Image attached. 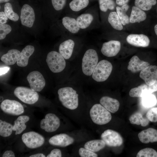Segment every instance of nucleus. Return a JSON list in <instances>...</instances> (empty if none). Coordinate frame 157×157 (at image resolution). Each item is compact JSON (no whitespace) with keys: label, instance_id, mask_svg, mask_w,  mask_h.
<instances>
[{"label":"nucleus","instance_id":"22","mask_svg":"<svg viewBox=\"0 0 157 157\" xmlns=\"http://www.w3.org/2000/svg\"><path fill=\"white\" fill-rule=\"evenodd\" d=\"M20 52L17 49H10L7 53L1 56V60L6 65H14L17 63Z\"/></svg>","mask_w":157,"mask_h":157},{"label":"nucleus","instance_id":"26","mask_svg":"<svg viewBox=\"0 0 157 157\" xmlns=\"http://www.w3.org/2000/svg\"><path fill=\"white\" fill-rule=\"evenodd\" d=\"M29 116L21 115L18 117L14 121L13 131H15L16 135L21 133L26 128L25 123L29 120Z\"/></svg>","mask_w":157,"mask_h":157},{"label":"nucleus","instance_id":"50","mask_svg":"<svg viewBox=\"0 0 157 157\" xmlns=\"http://www.w3.org/2000/svg\"><path fill=\"white\" fill-rule=\"evenodd\" d=\"M10 0H0V3H3L5 2H7L8 1Z\"/></svg>","mask_w":157,"mask_h":157},{"label":"nucleus","instance_id":"40","mask_svg":"<svg viewBox=\"0 0 157 157\" xmlns=\"http://www.w3.org/2000/svg\"><path fill=\"white\" fill-rule=\"evenodd\" d=\"M146 117L151 122H157V107L153 108L149 110L146 113Z\"/></svg>","mask_w":157,"mask_h":157},{"label":"nucleus","instance_id":"10","mask_svg":"<svg viewBox=\"0 0 157 157\" xmlns=\"http://www.w3.org/2000/svg\"><path fill=\"white\" fill-rule=\"evenodd\" d=\"M101 139L106 145L110 147H117L123 143V139L121 135L114 130L108 129L104 131L101 136Z\"/></svg>","mask_w":157,"mask_h":157},{"label":"nucleus","instance_id":"48","mask_svg":"<svg viewBox=\"0 0 157 157\" xmlns=\"http://www.w3.org/2000/svg\"><path fill=\"white\" fill-rule=\"evenodd\" d=\"M45 155L42 153H38L32 155L29 157H45Z\"/></svg>","mask_w":157,"mask_h":157},{"label":"nucleus","instance_id":"47","mask_svg":"<svg viewBox=\"0 0 157 157\" xmlns=\"http://www.w3.org/2000/svg\"><path fill=\"white\" fill-rule=\"evenodd\" d=\"M129 0H116V4L119 6H122L124 4H126Z\"/></svg>","mask_w":157,"mask_h":157},{"label":"nucleus","instance_id":"21","mask_svg":"<svg viewBox=\"0 0 157 157\" xmlns=\"http://www.w3.org/2000/svg\"><path fill=\"white\" fill-rule=\"evenodd\" d=\"M149 65L148 62L141 60L138 56H134L130 59L127 69L133 73H136L141 71Z\"/></svg>","mask_w":157,"mask_h":157},{"label":"nucleus","instance_id":"31","mask_svg":"<svg viewBox=\"0 0 157 157\" xmlns=\"http://www.w3.org/2000/svg\"><path fill=\"white\" fill-rule=\"evenodd\" d=\"M148 88V85L146 84L141 85L131 89L129 91V95L132 97H142L145 94L149 93Z\"/></svg>","mask_w":157,"mask_h":157},{"label":"nucleus","instance_id":"14","mask_svg":"<svg viewBox=\"0 0 157 157\" xmlns=\"http://www.w3.org/2000/svg\"><path fill=\"white\" fill-rule=\"evenodd\" d=\"M140 76L147 85H153L157 80V66L149 65L141 71Z\"/></svg>","mask_w":157,"mask_h":157},{"label":"nucleus","instance_id":"51","mask_svg":"<svg viewBox=\"0 0 157 157\" xmlns=\"http://www.w3.org/2000/svg\"><path fill=\"white\" fill-rule=\"evenodd\" d=\"M156 11H157V9H156Z\"/></svg>","mask_w":157,"mask_h":157},{"label":"nucleus","instance_id":"41","mask_svg":"<svg viewBox=\"0 0 157 157\" xmlns=\"http://www.w3.org/2000/svg\"><path fill=\"white\" fill-rule=\"evenodd\" d=\"M78 154L81 157H98L97 154L94 152L92 151L85 148H80L78 150Z\"/></svg>","mask_w":157,"mask_h":157},{"label":"nucleus","instance_id":"9","mask_svg":"<svg viewBox=\"0 0 157 157\" xmlns=\"http://www.w3.org/2000/svg\"><path fill=\"white\" fill-rule=\"evenodd\" d=\"M60 125V121L55 114L49 113L47 114L44 119L40 122V128L48 133L53 132L57 130Z\"/></svg>","mask_w":157,"mask_h":157},{"label":"nucleus","instance_id":"2","mask_svg":"<svg viewBox=\"0 0 157 157\" xmlns=\"http://www.w3.org/2000/svg\"><path fill=\"white\" fill-rule=\"evenodd\" d=\"M99 62L96 51L93 49L87 50L83 57L81 64L82 72L87 77L91 76Z\"/></svg>","mask_w":157,"mask_h":157},{"label":"nucleus","instance_id":"43","mask_svg":"<svg viewBox=\"0 0 157 157\" xmlns=\"http://www.w3.org/2000/svg\"><path fill=\"white\" fill-rule=\"evenodd\" d=\"M62 156L61 151L58 149H54L47 156V157H61Z\"/></svg>","mask_w":157,"mask_h":157},{"label":"nucleus","instance_id":"37","mask_svg":"<svg viewBox=\"0 0 157 157\" xmlns=\"http://www.w3.org/2000/svg\"><path fill=\"white\" fill-rule=\"evenodd\" d=\"M99 7L100 10L103 12H106L108 9L114 10L115 3L113 0H99Z\"/></svg>","mask_w":157,"mask_h":157},{"label":"nucleus","instance_id":"8","mask_svg":"<svg viewBox=\"0 0 157 157\" xmlns=\"http://www.w3.org/2000/svg\"><path fill=\"white\" fill-rule=\"evenodd\" d=\"M0 107L4 113L10 115H18L24 112V107L21 104L15 100L5 99L1 102Z\"/></svg>","mask_w":157,"mask_h":157},{"label":"nucleus","instance_id":"1","mask_svg":"<svg viewBox=\"0 0 157 157\" xmlns=\"http://www.w3.org/2000/svg\"><path fill=\"white\" fill-rule=\"evenodd\" d=\"M71 86L60 88L57 92L59 100L62 105L68 109L74 110L78 106L79 94Z\"/></svg>","mask_w":157,"mask_h":157},{"label":"nucleus","instance_id":"19","mask_svg":"<svg viewBox=\"0 0 157 157\" xmlns=\"http://www.w3.org/2000/svg\"><path fill=\"white\" fill-rule=\"evenodd\" d=\"M99 102L103 106L110 112L114 113L118 110L120 104L116 99L107 96L102 97Z\"/></svg>","mask_w":157,"mask_h":157},{"label":"nucleus","instance_id":"29","mask_svg":"<svg viewBox=\"0 0 157 157\" xmlns=\"http://www.w3.org/2000/svg\"><path fill=\"white\" fill-rule=\"evenodd\" d=\"M129 8L127 3L123 5L121 7H116V12L123 25L129 24V17L126 15V13Z\"/></svg>","mask_w":157,"mask_h":157},{"label":"nucleus","instance_id":"44","mask_svg":"<svg viewBox=\"0 0 157 157\" xmlns=\"http://www.w3.org/2000/svg\"><path fill=\"white\" fill-rule=\"evenodd\" d=\"M148 92L149 93H152L153 92L157 91V80L156 81L151 85H148Z\"/></svg>","mask_w":157,"mask_h":157},{"label":"nucleus","instance_id":"13","mask_svg":"<svg viewBox=\"0 0 157 157\" xmlns=\"http://www.w3.org/2000/svg\"><path fill=\"white\" fill-rule=\"evenodd\" d=\"M121 47V43L119 41L111 40L103 43L101 49V52L106 57H112L118 54Z\"/></svg>","mask_w":157,"mask_h":157},{"label":"nucleus","instance_id":"33","mask_svg":"<svg viewBox=\"0 0 157 157\" xmlns=\"http://www.w3.org/2000/svg\"><path fill=\"white\" fill-rule=\"evenodd\" d=\"M142 105L146 108L152 107L156 104L157 100L156 96L152 93H148L142 97Z\"/></svg>","mask_w":157,"mask_h":157},{"label":"nucleus","instance_id":"24","mask_svg":"<svg viewBox=\"0 0 157 157\" xmlns=\"http://www.w3.org/2000/svg\"><path fill=\"white\" fill-rule=\"evenodd\" d=\"M62 23L65 28L72 33H77L80 29L78 25L76 19L74 18L65 17L62 19Z\"/></svg>","mask_w":157,"mask_h":157},{"label":"nucleus","instance_id":"28","mask_svg":"<svg viewBox=\"0 0 157 157\" xmlns=\"http://www.w3.org/2000/svg\"><path fill=\"white\" fill-rule=\"evenodd\" d=\"M129 119L131 124L141 125L144 127L148 125L149 122L147 117H143L142 114L139 112H136L132 114Z\"/></svg>","mask_w":157,"mask_h":157},{"label":"nucleus","instance_id":"46","mask_svg":"<svg viewBox=\"0 0 157 157\" xmlns=\"http://www.w3.org/2000/svg\"><path fill=\"white\" fill-rule=\"evenodd\" d=\"M15 154L13 151L11 150H7L3 154V157H15Z\"/></svg>","mask_w":157,"mask_h":157},{"label":"nucleus","instance_id":"4","mask_svg":"<svg viewBox=\"0 0 157 157\" xmlns=\"http://www.w3.org/2000/svg\"><path fill=\"white\" fill-rule=\"evenodd\" d=\"M113 67L110 62L103 60L98 62L91 76L92 79L97 82L106 81L110 75Z\"/></svg>","mask_w":157,"mask_h":157},{"label":"nucleus","instance_id":"17","mask_svg":"<svg viewBox=\"0 0 157 157\" xmlns=\"http://www.w3.org/2000/svg\"><path fill=\"white\" fill-rule=\"evenodd\" d=\"M75 45V42L72 39L66 40L60 44L59 52L65 60H68L72 56Z\"/></svg>","mask_w":157,"mask_h":157},{"label":"nucleus","instance_id":"35","mask_svg":"<svg viewBox=\"0 0 157 157\" xmlns=\"http://www.w3.org/2000/svg\"><path fill=\"white\" fill-rule=\"evenodd\" d=\"M89 3V0H73L70 3L69 6L72 10L78 12L86 8Z\"/></svg>","mask_w":157,"mask_h":157},{"label":"nucleus","instance_id":"38","mask_svg":"<svg viewBox=\"0 0 157 157\" xmlns=\"http://www.w3.org/2000/svg\"><path fill=\"white\" fill-rule=\"evenodd\" d=\"M137 157H157V152L154 149L146 148L140 150L137 153Z\"/></svg>","mask_w":157,"mask_h":157},{"label":"nucleus","instance_id":"16","mask_svg":"<svg viewBox=\"0 0 157 157\" xmlns=\"http://www.w3.org/2000/svg\"><path fill=\"white\" fill-rule=\"evenodd\" d=\"M126 40L131 45L137 47H147L150 42L148 36L143 34H130L127 36Z\"/></svg>","mask_w":157,"mask_h":157},{"label":"nucleus","instance_id":"30","mask_svg":"<svg viewBox=\"0 0 157 157\" xmlns=\"http://www.w3.org/2000/svg\"><path fill=\"white\" fill-rule=\"evenodd\" d=\"M108 21L114 29L121 31L123 29L122 24L116 12L113 11L110 13L108 17Z\"/></svg>","mask_w":157,"mask_h":157},{"label":"nucleus","instance_id":"27","mask_svg":"<svg viewBox=\"0 0 157 157\" xmlns=\"http://www.w3.org/2000/svg\"><path fill=\"white\" fill-rule=\"evenodd\" d=\"M106 144L102 139L93 140L86 142L84 148L93 152H97L104 148Z\"/></svg>","mask_w":157,"mask_h":157},{"label":"nucleus","instance_id":"34","mask_svg":"<svg viewBox=\"0 0 157 157\" xmlns=\"http://www.w3.org/2000/svg\"><path fill=\"white\" fill-rule=\"evenodd\" d=\"M156 0H135V6L144 11H148L151 9L152 6L156 5Z\"/></svg>","mask_w":157,"mask_h":157},{"label":"nucleus","instance_id":"3","mask_svg":"<svg viewBox=\"0 0 157 157\" xmlns=\"http://www.w3.org/2000/svg\"><path fill=\"white\" fill-rule=\"evenodd\" d=\"M90 115L93 123L98 125L106 124L112 119L110 112L100 104H95L92 107Z\"/></svg>","mask_w":157,"mask_h":157},{"label":"nucleus","instance_id":"25","mask_svg":"<svg viewBox=\"0 0 157 157\" xmlns=\"http://www.w3.org/2000/svg\"><path fill=\"white\" fill-rule=\"evenodd\" d=\"M94 20L93 15L90 13L82 14L76 19L79 28L81 29H85L88 27L92 23Z\"/></svg>","mask_w":157,"mask_h":157},{"label":"nucleus","instance_id":"20","mask_svg":"<svg viewBox=\"0 0 157 157\" xmlns=\"http://www.w3.org/2000/svg\"><path fill=\"white\" fill-rule=\"evenodd\" d=\"M34 50L33 46L28 45L26 46L20 52L17 62V65L20 67L26 66L28 64L29 58Z\"/></svg>","mask_w":157,"mask_h":157},{"label":"nucleus","instance_id":"42","mask_svg":"<svg viewBox=\"0 0 157 157\" xmlns=\"http://www.w3.org/2000/svg\"><path fill=\"white\" fill-rule=\"evenodd\" d=\"M66 0H51L53 6L56 10H62L66 3Z\"/></svg>","mask_w":157,"mask_h":157},{"label":"nucleus","instance_id":"23","mask_svg":"<svg viewBox=\"0 0 157 157\" xmlns=\"http://www.w3.org/2000/svg\"><path fill=\"white\" fill-rule=\"evenodd\" d=\"M146 18V14L143 10L135 6L132 7L129 17L130 23H139L145 20Z\"/></svg>","mask_w":157,"mask_h":157},{"label":"nucleus","instance_id":"7","mask_svg":"<svg viewBox=\"0 0 157 157\" xmlns=\"http://www.w3.org/2000/svg\"><path fill=\"white\" fill-rule=\"evenodd\" d=\"M22 141L28 148L34 149L40 147L44 144V138L41 135L31 131L24 133L22 137Z\"/></svg>","mask_w":157,"mask_h":157},{"label":"nucleus","instance_id":"36","mask_svg":"<svg viewBox=\"0 0 157 157\" xmlns=\"http://www.w3.org/2000/svg\"><path fill=\"white\" fill-rule=\"evenodd\" d=\"M4 12L7 17L14 22L17 21L19 19L18 15L13 11L11 4L8 2L6 3L4 6Z\"/></svg>","mask_w":157,"mask_h":157},{"label":"nucleus","instance_id":"45","mask_svg":"<svg viewBox=\"0 0 157 157\" xmlns=\"http://www.w3.org/2000/svg\"><path fill=\"white\" fill-rule=\"evenodd\" d=\"M8 18L4 12H0V24H5L6 23L8 20Z\"/></svg>","mask_w":157,"mask_h":157},{"label":"nucleus","instance_id":"49","mask_svg":"<svg viewBox=\"0 0 157 157\" xmlns=\"http://www.w3.org/2000/svg\"><path fill=\"white\" fill-rule=\"evenodd\" d=\"M154 30L157 36V24H156L154 27Z\"/></svg>","mask_w":157,"mask_h":157},{"label":"nucleus","instance_id":"32","mask_svg":"<svg viewBox=\"0 0 157 157\" xmlns=\"http://www.w3.org/2000/svg\"><path fill=\"white\" fill-rule=\"evenodd\" d=\"M13 131V126L5 121L0 120V135L3 137L11 135Z\"/></svg>","mask_w":157,"mask_h":157},{"label":"nucleus","instance_id":"18","mask_svg":"<svg viewBox=\"0 0 157 157\" xmlns=\"http://www.w3.org/2000/svg\"><path fill=\"white\" fill-rule=\"evenodd\" d=\"M138 136L140 142L143 143L157 142V130L149 128L141 131Z\"/></svg>","mask_w":157,"mask_h":157},{"label":"nucleus","instance_id":"12","mask_svg":"<svg viewBox=\"0 0 157 157\" xmlns=\"http://www.w3.org/2000/svg\"><path fill=\"white\" fill-rule=\"evenodd\" d=\"M35 18V13L33 8L27 4L23 5L21 10L20 16L22 24L28 27H31Z\"/></svg>","mask_w":157,"mask_h":157},{"label":"nucleus","instance_id":"6","mask_svg":"<svg viewBox=\"0 0 157 157\" xmlns=\"http://www.w3.org/2000/svg\"><path fill=\"white\" fill-rule=\"evenodd\" d=\"M15 95L22 102L28 104H33L38 100L39 96L37 92L31 88L19 86L14 91Z\"/></svg>","mask_w":157,"mask_h":157},{"label":"nucleus","instance_id":"11","mask_svg":"<svg viewBox=\"0 0 157 157\" xmlns=\"http://www.w3.org/2000/svg\"><path fill=\"white\" fill-rule=\"evenodd\" d=\"M31 88L33 90L39 92L45 85V81L43 76L39 71H34L30 72L27 76Z\"/></svg>","mask_w":157,"mask_h":157},{"label":"nucleus","instance_id":"15","mask_svg":"<svg viewBox=\"0 0 157 157\" xmlns=\"http://www.w3.org/2000/svg\"><path fill=\"white\" fill-rule=\"evenodd\" d=\"M74 139L65 133L57 134L51 137L49 140V143L52 145L65 147L73 144Z\"/></svg>","mask_w":157,"mask_h":157},{"label":"nucleus","instance_id":"5","mask_svg":"<svg viewBox=\"0 0 157 157\" xmlns=\"http://www.w3.org/2000/svg\"><path fill=\"white\" fill-rule=\"evenodd\" d=\"M65 59L59 53L52 51L47 55L46 62L50 70L54 73L62 72L66 65Z\"/></svg>","mask_w":157,"mask_h":157},{"label":"nucleus","instance_id":"39","mask_svg":"<svg viewBox=\"0 0 157 157\" xmlns=\"http://www.w3.org/2000/svg\"><path fill=\"white\" fill-rule=\"evenodd\" d=\"M12 28L9 25L6 24H0V39H4L7 35L11 31Z\"/></svg>","mask_w":157,"mask_h":157}]
</instances>
